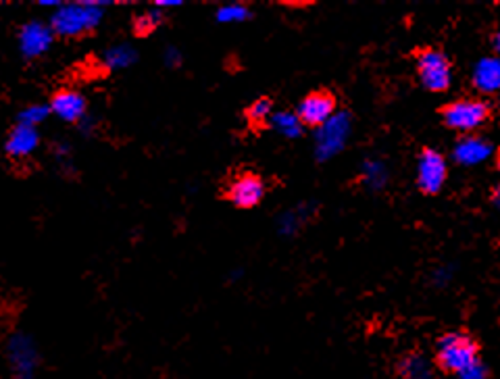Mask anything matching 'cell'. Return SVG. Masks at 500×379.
<instances>
[{
    "label": "cell",
    "mask_w": 500,
    "mask_h": 379,
    "mask_svg": "<svg viewBox=\"0 0 500 379\" xmlns=\"http://www.w3.org/2000/svg\"><path fill=\"white\" fill-rule=\"evenodd\" d=\"M50 113L59 117L65 123H74L77 126L79 121L88 115V100L82 92L77 90H59L53 94V98L48 102Z\"/></svg>",
    "instance_id": "cell-11"
},
{
    "label": "cell",
    "mask_w": 500,
    "mask_h": 379,
    "mask_svg": "<svg viewBox=\"0 0 500 379\" xmlns=\"http://www.w3.org/2000/svg\"><path fill=\"white\" fill-rule=\"evenodd\" d=\"M440 113L446 128L471 136L475 129H480L490 121L492 105L482 98H459L442 107Z\"/></svg>",
    "instance_id": "cell-3"
},
{
    "label": "cell",
    "mask_w": 500,
    "mask_h": 379,
    "mask_svg": "<svg viewBox=\"0 0 500 379\" xmlns=\"http://www.w3.org/2000/svg\"><path fill=\"white\" fill-rule=\"evenodd\" d=\"M184 3L182 0H157L155 6H158V9H176V6H182Z\"/></svg>",
    "instance_id": "cell-26"
},
{
    "label": "cell",
    "mask_w": 500,
    "mask_h": 379,
    "mask_svg": "<svg viewBox=\"0 0 500 379\" xmlns=\"http://www.w3.org/2000/svg\"><path fill=\"white\" fill-rule=\"evenodd\" d=\"M490 200H492V204H495L496 209H500V186L492 188V192H490Z\"/></svg>",
    "instance_id": "cell-28"
},
{
    "label": "cell",
    "mask_w": 500,
    "mask_h": 379,
    "mask_svg": "<svg viewBox=\"0 0 500 379\" xmlns=\"http://www.w3.org/2000/svg\"><path fill=\"white\" fill-rule=\"evenodd\" d=\"M53 115L50 113V107L48 105H40V102H34V105H27L19 111L17 115V123H21V126H30V128H36L38 129V126H42L48 117Z\"/></svg>",
    "instance_id": "cell-21"
},
{
    "label": "cell",
    "mask_w": 500,
    "mask_h": 379,
    "mask_svg": "<svg viewBox=\"0 0 500 379\" xmlns=\"http://www.w3.org/2000/svg\"><path fill=\"white\" fill-rule=\"evenodd\" d=\"M113 3L108 0H77V3H63L50 17V27L55 36L61 38H79L92 34L105 19V11Z\"/></svg>",
    "instance_id": "cell-1"
},
{
    "label": "cell",
    "mask_w": 500,
    "mask_h": 379,
    "mask_svg": "<svg viewBox=\"0 0 500 379\" xmlns=\"http://www.w3.org/2000/svg\"><path fill=\"white\" fill-rule=\"evenodd\" d=\"M38 5L45 6V9H59L63 3H61V0H40Z\"/></svg>",
    "instance_id": "cell-27"
},
{
    "label": "cell",
    "mask_w": 500,
    "mask_h": 379,
    "mask_svg": "<svg viewBox=\"0 0 500 379\" xmlns=\"http://www.w3.org/2000/svg\"><path fill=\"white\" fill-rule=\"evenodd\" d=\"M53 155H55V160L59 163V169L65 173V175H71L76 171L74 167V160H71V157H74V149H71L69 142H55L53 146Z\"/></svg>",
    "instance_id": "cell-22"
},
{
    "label": "cell",
    "mask_w": 500,
    "mask_h": 379,
    "mask_svg": "<svg viewBox=\"0 0 500 379\" xmlns=\"http://www.w3.org/2000/svg\"><path fill=\"white\" fill-rule=\"evenodd\" d=\"M446 181V159L434 149H423L417 160V186L423 194H438Z\"/></svg>",
    "instance_id": "cell-10"
},
{
    "label": "cell",
    "mask_w": 500,
    "mask_h": 379,
    "mask_svg": "<svg viewBox=\"0 0 500 379\" xmlns=\"http://www.w3.org/2000/svg\"><path fill=\"white\" fill-rule=\"evenodd\" d=\"M267 194L265 179L255 171H242L230 179L226 186V199L236 209H255Z\"/></svg>",
    "instance_id": "cell-6"
},
{
    "label": "cell",
    "mask_w": 500,
    "mask_h": 379,
    "mask_svg": "<svg viewBox=\"0 0 500 379\" xmlns=\"http://www.w3.org/2000/svg\"><path fill=\"white\" fill-rule=\"evenodd\" d=\"M6 361L13 379H34L40 367V350L30 333L15 332L6 342Z\"/></svg>",
    "instance_id": "cell-5"
},
{
    "label": "cell",
    "mask_w": 500,
    "mask_h": 379,
    "mask_svg": "<svg viewBox=\"0 0 500 379\" xmlns=\"http://www.w3.org/2000/svg\"><path fill=\"white\" fill-rule=\"evenodd\" d=\"M250 15H252V11L246 5L228 3V5H221L219 9L215 11V19H217V24L234 26V24H244V21H249Z\"/></svg>",
    "instance_id": "cell-20"
},
{
    "label": "cell",
    "mask_w": 500,
    "mask_h": 379,
    "mask_svg": "<svg viewBox=\"0 0 500 379\" xmlns=\"http://www.w3.org/2000/svg\"><path fill=\"white\" fill-rule=\"evenodd\" d=\"M273 113H275L273 100L267 97H260L257 100H252L249 108H246V119H249L255 128H265L270 126Z\"/></svg>",
    "instance_id": "cell-18"
},
{
    "label": "cell",
    "mask_w": 500,
    "mask_h": 379,
    "mask_svg": "<svg viewBox=\"0 0 500 379\" xmlns=\"http://www.w3.org/2000/svg\"><path fill=\"white\" fill-rule=\"evenodd\" d=\"M490 155V144L477 136L461 138L454 149V159L461 165H475Z\"/></svg>",
    "instance_id": "cell-15"
},
{
    "label": "cell",
    "mask_w": 500,
    "mask_h": 379,
    "mask_svg": "<svg viewBox=\"0 0 500 379\" xmlns=\"http://www.w3.org/2000/svg\"><path fill=\"white\" fill-rule=\"evenodd\" d=\"M165 19V11L158 9V6H152V9H147L142 13H138L134 17V34L136 36H150L155 29L163 24Z\"/></svg>",
    "instance_id": "cell-19"
},
{
    "label": "cell",
    "mask_w": 500,
    "mask_h": 379,
    "mask_svg": "<svg viewBox=\"0 0 500 379\" xmlns=\"http://www.w3.org/2000/svg\"><path fill=\"white\" fill-rule=\"evenodd\" d=\"M100 63L105 65L108 71H123L134 67L138 63V50L132 44H115V46H108L103 56H100Z\"/></svg>",
    "instance_id": "cell-14"
},
{
    "label": "cell",
    "mask_w": 500,
    "mask_h": 379,
    "mask_svg": "<svg viewBox=\"0 0 500 379\" xmlns=\"http://www.w3.org/2000/svg\"><path fill=\"white\" fill-rule=\"evenodd\" d=\"M398 375L403 379H432L430 363L419 353H411L398 363Z\"/></svg>",
    "instance_id": "cell-16"
},
{
    "label": "cell",
    "mask_w": 500,
    "mask_h": 379,
    "mask_svg": "<svg viewBox=\"0 0 500 379\" xmlns=\"http://www.w3.org/2000/svg\"><path fill=\"white\" fill-rule=\"evenodd\" d=\"M97 128H98V119H97V117H94V115H90V113L86 115L84 119L77 123L79 134L86 136V138H90V136L94 134V131H97Z\"/></svg>",
    "instance_id": "cell-24"
},
{
    "label": "cell",
    "mask_w": 500,
    "mask_h": 379,
    "mask_svg": "<svg viewBox=\"0 0 500 379\" xmlns=\"http://www.w3.org/2000/svg\"><path fill=\"white\" fill-rule=\"evenodd\" d=\"M338 113V100L330 90H313L304 97L299 107H296V115L302 121L304 128L319 129L325 126L333 115Z\"/></svg>",
    "instance_id": "cell-7"
},
{
    "label": "cell",
    "mask_w": 500,
    "mask_h": 379,
    "mask_svg": "<svg viewBox=\"0 0 500 379\" xmlns=\"http://www.w3.org/2000/svg\"><path fill=\"white\" fill-rule=\"evenodd\" d=\"M351 131V121L346 113H336L325 126L315 131V155L319 160H328L344 149Z\"/></svg>",
    "instance_id": "cell-8"
},
{
    "label": "cell",
    "mask_w": 500,
    "mask_h": 379,
    "mask_svg": "<svg viewBox=\"0 0 500 379\" xmlns=\"http://www.w3.org/2000/svg\"><path fill=\"white\" fill-rule=\"evenodd\" d=\"M434 363L444 374L461 375L475 363H480V344L474 335L465 332H448L436 342Z\"/></svg>",
    "instance_id": "cell-2"
},
{
    "label": "cell",
    "mask_w": 500,
    "mask_h": 379,
    "mask_svg": "<svg viewBox=\"0 0 500 379\" xmlns=\"http://www.w3.org/2000/svg\"><path fill=\"white\" fill-rule=\"evenodd\" d=\"M415 67L419 82L430 92H446L453 82V67L440 48L423 46L415 50Z\"/></svg>",
    "instance_id": "cell-4"
},
{
    "label": "cell",
    "mask_w": 500,
    "mask_h": 379,
    "mask_svg": "<svg viewBox=\"0 0 500 379\" xmlns=\"http://www.w3.org/2000/svg\"><path fill=\"white\" fill-rule=\"evenodd\" d=\"M163 63H165V67H169V69L182 67V63H184L182 50H179L176 46V44H169V46H165V50H163Z\"/></svg>",
    "instance_id": "cell-23"
},
{
    "label": "cell",
    "mask_w": 500,
    "mask_h": 379,
    "mask_svg": "<svg viewBox=\"0 0 500 379\" xmlns=\"http://www.w3.org/2000/svg\"><path fill=\"white\" fill-rule=\"evenodd\" d=\"M495 48H496V53H500V29H498L496 36H495Z\"/></svg>",
    "instance_id": "cell-29"
},
{
    "label": "cell",
    "mask_w": 500,
    "mask_h": 379,
    "mask_svg": "<svg viewBox=\"0 0 500 379\" xmlns=\"http://www.w3.org/2000/svg\"><path fill=\"white\" fill-rule=\"evenodd\" d=\"M17 44H19V53L27 61L32 58H40L45 56L55 44V32L50 24H45V21H27V24L21 26L19 36H17Z\"/></svg>",
    "instance_id": "cell-9"
},
{
    "label": "cell",
    "mask_w": 500,
    "mask_h": 379,
    "mask_svg": "<svg viewBox=\"0 0 500 379\" xmlns=\"http://www.w3.org/2000/svg\"><path fill=\"white\" fill-rule=\"evenodd\" d=\"M40 142L42 138L38 129L15 123L13 129L9 131V136H6L5 150L11 159H27L40 149Z\"/></svg>",
    "instance_id": "cell-12"
},
{
    "label": "cell",
    "mask_w": 500,
    "mask_h": 379,
    "mask_svg": "<svg viewBox=\"0 0 500 379\" xmlns=\"http://www.w3.org/2000/svg\"><path fill=\"white\" fill-rule=\"evenodd\" d=\"M474 86L482 94L500 92V56L482 58V61L475 65Z\"/></svg>",
    "instance_id": "cell-13"
},
{
    "label": "cell",
    "mask_w": 500,
    "mask_h": 379,
    "mask_svg": "<svg viewBox=\"0 0 500 379\" xmlns=\"http://www.w3.org/2000/svg\"><path fill=\"white\" fill-rule=\"evenodd\" d=\"M459 377L461 379H485V367H484L482 361H480V363H475L474 367H469L465 371V374H461Z\"/></svg>",
    "instance_id": "cell-25"
},
{
    "label": "cell",
    "mask_w": 500,
    "mask_h": 379,
    "mask_svg": "<svg viewBox=\"0 0 500 379\" xmlns=\"http://www.w3.org/2000/svg\"><path fill=\"white\" fill-rule=\"evenodd\" d=\"M270 128L284 138H299L304 129L296 111H275L270 121Z\"/></svg>",
    "instance_id": "cell-17"
},
{
    "label": "cell",
    "mask_w": 500,
    "mask_h": 379,
    "mask_svg": "<svg viewBox=\"0 0 500 379\" xmlns=\"http://www.w3.org/2000/svg\"><path fill=\"white\" fill-rule=\"evenodd\" d=\"M496 169L500 171V150H498V155H496Z\"/></svg>",
    "instance_id": "cell-30"
}]
</instances>
